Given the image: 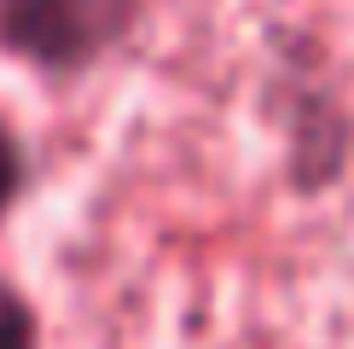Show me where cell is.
Here are the masks:
<instances>
[{"mask_svg": "<svg viewBox=\"0 0 354 349\" xmlns=\"http://www.w3.org/2000/svg\"><path fill=\"white\" fill-rule=\"evenodd\" d=\"M140 18V0H0V47L35 70H87Z\"/></svg>", "mask_w": 354, "mask_h": 349, "instance_id": "6da1fadb", "label": "cell"}, {"mask_svg": "<svg viewBox=\"0 0 354 349\" xmlns=\"http://www.w3.org/2000/svg\"><path fill=\"white\" fill-rule=\"evenodd\" d=\"M0 349H41V326L24 291L0 285Z\"/></svg>", "mask_w": 354, "mask_h": 349, "instance_id": "7a4b0ae2", "label": "cell"}, {"mask_svg": "<svg viewBox=\"0 0 354 349\" xmlns=\"http://www.w3.org/2000/svg\"><path fill=\"white\" fill-rule=\"evenodd\" d=\"M18 186H24V152H18V140H12L6 128H0V215L12 210Z\"/></svg>", "mask_w": 354, "mask_h": 349, "instance_id": "3957f363", "label": "cell"}]
</instances>
